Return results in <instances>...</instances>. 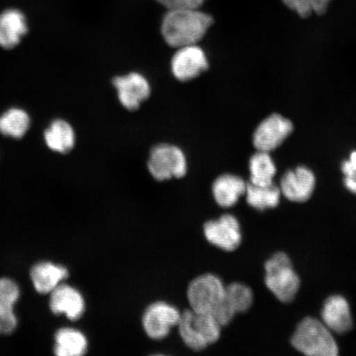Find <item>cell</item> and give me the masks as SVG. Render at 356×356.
<instances>
[{
    "mask_svg": "<svg viewBox=\"0 0 356 356\" xmlns=\"http://www.w3.org/2000/svg\"><path fill=\"white\" fill-rule=\"evenodd\" d=\"M150 175L158 181L181 178L188 171L186 156L178 147L159 145L151 150L148 161Z\"/></svg>",
    "mask_w": 356,
    "mask_h": 356,
    "instance_id": "8992f818",
    "label": "cell"
},
{
    "mask_svg": "<svg viewBox=\"0 0 356 356\" xmlns=\"http://www.w3.org/2000/svg\"><path fill=\"white\" fill-rule=\"evenodd\" d=\"M19 297L20 289L15 280L0 278V335H10L16 330L15 305Z\"/></svg>",
    "mask_w": 356,
    "mask_h": 356,
    "instance_id": "2e32d148",
    "label": "cell"
},
{
    "mask_svg": "<svg viewBox=\"0 0 356 356\" xmlns=\"http://www.w3.org/2000/svg\"><path fill=\"white\" fill-rule=\"evenodd\" d=\"M320 319L335 335H343L353 328V312L350 302L343 296L327 297L323 302Z\"/></svg>",
    "mask_w": 356,
    "mask_h": 356,
    "instance_id": "5bb4252c",
    "label": "cell"
},
{
    "mask_svg": "<svg viewBox=\"0 0 356 356\" xmlns=\"http://www.w3.org/2000/svg\"><path fill=\"white\" fill-rule=\"evenodd\" d=\"M168 10L172 8H200L207 0H156Z\"/></svg>",
    "mask_w": 356,
    "mask_h": 356,
    "instance_id": "4316f807",
    "label": "cell"
},
{
    "mask_svg": "<svg viewBox=\"0 0 356 356\" xmlns=\"http://www.w3.org/2000/svg\"><path fill=\"white\" fill-rule=\"evenodd\" d=\"M249 172H250L251 184L268 186L274 184L277 167L270 153L257 151L249 161Z\"/></svg>",
    "mask_w": 356,
    "mask_h": 356,
    "instance_id": "603a6c76",
    "label": "cell"
},
{
    "mask_svg": "<svg viewBox=\"0 0 356 356\" xmlns=\"http://www.w3.org/2000/svg\"><path fill=\"white\" fill-rule=\"evenodd\" d=\"M44 140L51 150L56 153L67 154L74 148L75 134L73 127L68 122L57 119L44 132Z\"/></svg>",
    "mask_w": 356,
    "mask_h": 356,
    "instance_id": "ffe728a7",
    "label": "cell"
},
{
    "mask_svg": "<svg viewBox=\"0 0 356 356\" xmlns=\"http://www.w3.org/2000/svg\"><path fill=\"white\" fill-rule=\"evenodd\" d=\"M28 32V21L24 13L10 8L0 13V47L11 50Z\"/></svg>",
    "mask_w": 356,
    "mask_h": 356,
    "instance_id": "e0dca14e",
    "label": "cell"
},
{
    "mask_svg": "<svg viewBox=\"0 0 356 356\" xmlns=\"http://www.w3.org/2000/svg\"><path fill=\"white\" fill-rule=\"evenodd\" d=\"M225 286L218 275L211 273L191 280L186 292L191 309L213 314L224 299Z\"/></svg>",
    "mask_w": 356,
    "mask_h": 356,
    "instance_id": "5b68a950",
    "label": "cell"
},
{
    "mask_svg": "<svg viewBox=\"0 0 356 356\" xmlns=\"http://www.w3.org/2000/svg\"><path fill=\"white\" fill-rule=\"evenodd\" d=\"M117 88L119 101L124 108L136 111L142 102L149 99L150 86L148 80L139 73H130L113 80Z\"/></svg>",
    "mask_w": 356,
    "mask_h": 356,
    "instance_id": "4fadbf2b",
    "label": "cell"
},
{
    "mask_svg": "<svg viewBox=\"0 0 356 356\" xmlns=\"http://www.w3.org/2000/svg\"><path fill=\"white\" fill-rule=\"evenodd\" d=\"M68 275L65 266L50 261L39 262L30 271L34 288L42 295L51 293Z\"/></svg>",
    "mask_w": 356,
    "mask_h": 356,
    "instance_id": "ac0fdd59",
    "label": "cell"
},
{
    "mask_svg": "<svg viewBox=\"0 0 356 356\" xmlns=\"http://www.w3.org/2000/svg\"><path fill=\"white\" fill-rule=\"evenodd\" d=\"M30 126L29 113L21 108H13L0 115V133L4 136L22 139L29 131Z\"/></svg>",
    "mask_w": 356,
    "mask_h": 356,
    "instance_id": "cb8c5ba5",
    "label": "cell"
},
{
    "mask_svg": "<svg viewBox=\"0 0 356 356\" xmlns=\"http://www.w3.org/2000/svg\"><path fill=\"white\" fill-rule=\"evenodd\" d=\"M203 230L207 241L222 251L233 252L242 243L241 225L238 218L231 213L207 221Z\"/></svg>",
    "mask_w": 356,
    "mask_h": 356,
    "instance_id": "ba28073f",
    "label": "cell"
},
{
    "mask_svg": "<svg viewBox=\"0 0 356 356\" xmlns=\"http://www.w3.org/2000/svg\"><path fill=\"white\" fill-rule=\"evenodd\" d=\"M293 123L282 115H269L257 127L252 142L257 151L270 153L282 145L293 131Z\"/></svg>",
    "mask_w": 356,
    "mask_h": 356,
    "instance_id": "30bf717a",
    "label": "cell"
},
{
    "mask_svg": "<svg viewBox=\"0 0 356 356\" xmlns=\"http://www.w3.org/2000/svg\"><path fill=\"white\" fill-rule=\"evenodd\" d=\"M341 172L345 188L356 195V151H353L349 158L342 163Z\"/></svg>",
    "mask_w": 356,
    "mask_h": 356,
    "instance_id": "484cf974",
    "label": "cell"
},
{
    "mask_svg": "<svg viewBox=\"0 0 356 356\" xmlns=\"http://www.w3.org/2000/svg\"><path fill=\"white\" fill-rule=\"evenodd\" d=\"M178 331L185 345L200 351L215 344L221 336L222 326L211 314L186 310L181 314Z\"/></svg>",
    "mask_w": 356,
    "mask_h": 356,
    "instance_id": "277c9868",
    "label": "cell"
},
{
    "mask_svg": "<svg viewBox=\"0 0 356 356\" xmlns=\"http://www.w3.org/2000/svg\"><path fill=\"white\" fill-rule=\"evenodd\" d=\"M209 68L206 53L197 44L178 48L172 60V71L180 81L197 78Z\"/></svg>",
    "mask_w": 356,
    "mask_h": 356,
    "instance_id": "7c38bea8",
    "label": "cell"
},
{
    "mask_svg": "<svg viewBox=\"0 0 356 356\" xmlns=\"http://www.w3.org/2000/svg\"><path fill=\"white\" fill-rule=\"evenodd\" d=\"M213 22V17L200 8H172L163 17L161 33L164 41L170 47L191 46L206 35Z\"/></svg>",
    "mask_w": 356,
    "mask_h": 356,
    "instance_id": "6da1fadb",
    "label": "cell"
},
{
    "mask_svg": "<svg viewBox=\"0 0 356 356\" xmlns=\"http://www.w3.org/2000/svg\"><path fill=\"white\" fill-rule=\"evenodd\" d=\"M316 177L310 168L297 167L287 171L280 181L279 188L284 198L295 203L308 202L314 193Z\"/></svg>",
    "mask_w": 356,
    "mask_h": 356,
    "instance_id": "8fae6325",
    "label": "cell"
},
{
    "mask_svg": "<svg viewBox=\"0 0 356 356\" xmlns=\"http://www.w3.org/2000/svg\"><path fill=\"white\" fill-rule=\"evenodd\" d=\"M180 318L181 313L175 307L165 302H156L145 309L142 325L151 339L161 340L177 326Z\"/></svg>",
    "mask_w": 356,
    "mask_h": 356,
    "instance_id": "9c48e42d",
    "label": "cell"
},
{
    "mask_svg": "<svg viewBox=\"0 0 356 356\" xmlns=\"http://www.w3.org/2000/svg\"><path fill=\"white\" fill-rule=\"evenodd\" d=\"M88 350V341L84 334L76 329L65 327L55 334V354L58 356H81Z\"/></svg>",
    "mask_w": 356,
    "mask_h": 356,
    "instance_id": "44dd1931",
    "label": "cell"
},
{
    "mask_svg": "<svg viewBox=\"0 0 356 356\" xmlns=\"http://www.w3.org/2000/svg\"><path fill=\"white\" fill-rule=\"evenodd\" d=\"M244 195L249 207L258 211H265L277 208L282 195L275 184L268 186L248 184Z\"/></svg>",
    "mask_w": 356,
    "mask_h": 356,
    "instance_id": "7402d4cb",
    "label": "cell"
},
{
    "mask_svg": "<svg viewBox=\"0 0 356 356\" xmlns=\"http://www.w3.org/2000/svg\"><path fill=\"white\" fill-rule=\"evenodd\" d=\"M254 302V293L248 284L234 282L225 286L224 300L213 312V317L222 327L228 326L235 316L250 310Z\"/></svg>",
    "mask_w": 356,
    "mask_h": 356,
    "instance_id": "52a82bcc",
    "label": "cell"
},
{
    "mask_svg": "<svg viewBox=\"0 0 356 356\" xmlns=\"http://www.w3.org/2000/svg\"><path fill=\"white\" fill-rule=\"evenodd\" d=\"M284 6L297 13L302 19L313 15H323L332 0H282Z\"/></svg>",
    "mask_w": 356,
    "mask_h": 356,
    "instance_id": "d4e9b609",
    "label": "cell"
},
{
    "mask_svg": "<svg viewBox=\"0 0 356 356\" xmlns=\"http://www.w3.org/2000/svg\"><path fill=\"white\" fill-rule=\"evenodd\" d=\"M264 270L266 287L280 302L289 304L296 299L301 280L287 253H274L266 261Z\"/></svg>",
    "mask_w": 356,
    "mask_h": 356,
    "instance_id": "3957f363",
    "label": "cell"
},
{
    "mask_svg": "<svg viewBox=\"0 0 356 356\" xmlns=\"http://www.w3.org/2000/svg\"><path fill=\"white\" fill-rule=\"evenodd\" d=\"M247 186L248 184L241 177L222 175L213 181V197L222 208L233 207L246 193Z\"/></svg>",
    "mask_w": 356,
    "mask_h": 356,
    "instance_id": "d6986e66",
    "label": "cell"
},
{
    "mask_svg": "<svg viewBox=\"0 0 356 356\" xmlns=\"http://www.w3.org/2000/svg\"><path fill=\"white\" fill-rule=\"evenodd\" d=\"M50 309L56 315L65 314L71 321H77L86 312V301L78 289L60 284L51 293Z\"/></svg>",
    "mask_w": 356,
    "mask_h": 356,
    "instance_id": "9a60e30c",
    "label": "cell"
},
{
    "mask_svg": "<svg viewBox=\"0 0 356 356\" xmlns=\"http://www.w3.org/2000/svg\"><path fill=\"white\" fill-rule=\"evenodd\" d=\"M291 343L298 353L308 356H337L340 351L335 334L321 319L311 316L298 323Z\"/></svg>",
    "mask_w": 356,
    "mask_h": 356,
    "instance_id": "7a4b0ae2",
    "label": "cell"
}]
</instances>
